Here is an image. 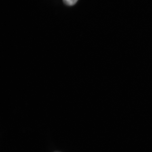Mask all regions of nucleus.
Returning <instances> with one entry per match:
<instances>
[{
	"instance_id": "1",
	"label": "nucleus",
	"mask_w": 152,
	"mask_h": 152,
	"mask_svg": "<svg viewBox=\"0 0 152 152\" xmlns=\"http://www.w3.org/2000/svg\"><path fill=\"white\" fill-rule=\"evenodd\" d=\"M77 1L78 0H63L66 4L69 6L75 5Z\"/></svg>"
}]
</instances>
